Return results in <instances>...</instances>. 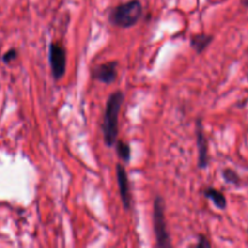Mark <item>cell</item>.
<instances>
[{
	"instance_id": "obj_1",
	"label": "cell",
	"mask_w": 248,
	"mask_h": 248,
	"mask_svg": "<svg viewBox=\"0 0 248 248\" xmlns=\"http://www.w3.org/2000/svg\"><path fill=\"white\" fill-rule=\"evenodd\" d=\"M124 99H125V94L121 91H115L109 96L108 101H107L102 130H103L104 143L108 147H114L118 142L119 115H120V109L124 103Z\"/></svg>"
},
{
	"instance_id": "obj_2",
	"label": "cell",
	"mask_w": 248,
	"mask_h": 248,
	"mask_svg": "<svg viewBox=\"0 0 248 248\" xmlns=\"http://www.w3.org/2000/svg\"><path fill=\"white\" fill-rule=\"evenodd\" d=\"M143 16V5L140 0H130L114 7L109 15V21L113 26L120 28H131L138 23Z\"/></svg>"
},
{
	"instance_id": "obj_3",
	"label": "cell",
	"mask_w": 248,
	"mask_h": 248,
	"mask_svg": "<svg viewBox=\"0 0 248 248\" xmlns=\"http://www.w3.org/2000/svg\"><path fill=\"white\" fill-rule=\"evenodd\" d=\"M154 232L157 247L172 246L165 217V200L161 196H156L154 201Z\"/></svg>"
},
{
	"instance_id": "obj_4",
	"label": "cell",
	"mask_w": 248,
	"mask_h": 248,
	"mask_svg": "<svg viewBox=\"0 0 248 248\" xmlns=\"http://www.w3.org/2000/svg\"><path fill=\"white\" fill-rule=\"evenodd\" d=\"M48 61L55 80H60L64 77L67 68V53L65 48L58 43H51L48 47Z\"/></svg>"
},
{
	"instance_id": "obj_5",
	"label": "cell",
	"mask_w": 248,
	"mask_h": 248,
	"mask_svg": "<svg viewBox=\"0 0 248 248\" xmlns=\"http://www.w3.org/2000/svg\"><path fill=\"white\" fill-rule=\"evenodd\" d=\"M116 75H118V62L111 61V62L103 63L92 70V77L97 81L103 82V84H111L115 81Z\"/></svg>"
},
{
	"instance_id": "obj_6",
	"label": "cell",
	"mask_w": 248,
	"mask_h": 248,
	"mask_svg": "<svg viewBox=\"0 0 248 248\" xmlns=\"http://www.w3.org/2000/svg\"><path fill=\"white\" fill-rule=\"evenodd\" d=\"M116 179H118L124 208H125V210H130L131 202H132V198H131L130 191V183H128V177L127 173H126L125 167L121 164L116 165Z\"/></svg>"
},
{
	"instance_id": "obj_7",
	"label": "cell",
	"mask_w": 248,
	"mask_h": 248,
	"mask_svg": "<svg viewBox=\"0 0 248 248\" xmlns=\"http://www.w3.org/2000/svg\"><path fill=\"white\" fill-rule=\"evenodd\" d=\"M198 148H199V167L206 169L208 164V153H207V140L203 133L202 124L198 121Z\"/></svg>"
},
{
	"instance_id": "obj_8",
	"label": "cell",
	"mask_w": 248,
	"mask_h": 248,
	"mask_svg": "<svg viewBox=\"0 0 248 248\" xmlns=\"http://www.w3.org/2000/svg\"><path fill=\"white\" fill-rule=\"evenodd\" d=\"M203 195L207 199H210L219 210H225L227 208V199L222 191L217 190L215 188H208L203 191Z\"/></svg>"
},
{
	"instance_id": "obj_9",
	"label": "cell",
	"mask_w": 248,
	"mask_h": 248,
	"mask_svg": "<svg viewBox=\"0 0 248 248\" xmlns=\"http://www.w3.org/2000/svg\"><path fill=\"white\" fill-rule=\"evenodd\" d=\"M213 40L212 35H206V34H196L193 35L190 39L191 47L195 48V51L198 53H201L202 51L206 50L208 45H210L211 41Z\"/></svg>"
},
{
	"instance_id": "obj_10",
	"label": "cell",
	"mask_w": 248,
	"mask_h": 248,
	"mask_svg": "<svg viewBox=\"0 0 248 248\" xmlns=\"http://www.w3.org/2000/svg\"><path fill=\"white\" fill-rule=\"evenodd\" d=\"M115 147H116V152H118L119 157H120V159L125 162L130 161V159H131L130 145H128L126 142H124V140H118L115 144Z\"/></svg>"
},
{
	"instance_id": "obj_11",
	"label": "cell",
	"mask_w": 248,
	"mask_h": 248,
	"mask_svg": "<svg viewBox=\"0 0 248 248\" xmlns=\"http://www.w3.org/2000/svg\"><path fill=\"white\" fill-rule=\"evenodd\" d=\"M223 178H224L225 182L230 184H234V186H239L241 183V179H240V176L234 171V170L227 169L223 171Z\"/></svg>"
},
{
	"instance_id": "obj_12",
	"label": "cell",
	"mask_w": 248,
	"mask_h": 248,
	"mask_svg": "<svg viewBox=\"0 0 248 248\" xmlns=\"http://www.w3.org/2000/svg\"><path fill=\"white\" fill-rule=\"evenodd\" d=\"M16 57H17V51L15 50V48H11V50H9L4 56H2V61H4L5 63H10Z\"/></svg>"
},
{
	"instance_id": "obj_13",
	"label": "cell",
	"mask_w": 248,
	"mask_h": 248,
	"mask_svg": "<svg viewBox=\"0 0 248 248\" xmlns=\"http://www.w3.org/2000/svg\"><path fill=\"white\" fill-rule=\"evenodd\" d=\"M196 247H198V248L211 247V242L208 241V240L206 239L205 236H202V235H200V237H199V242H198V245H196Z\"/></svg>"
}]
</instances>
